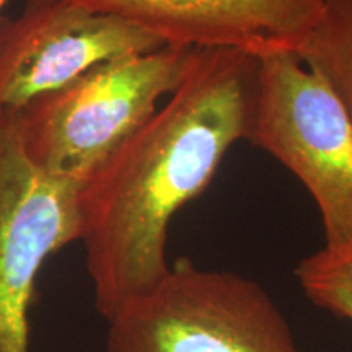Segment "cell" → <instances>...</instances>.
<instances>
[{
    "label": "cell",
    "instance_id": "cell-4",
    "mask_svg": "<svg viewBox=\"0 0 352 352\" xmlns=\"http://www.w3.org/2000/svg\"><path fill=\"white\" fill-rule=\"evenodd\" d=\"M314 197L324 246L352 241V120L340 96L294 52L259 57L248 139Z\"/></svg>",
    "mask_w": 352,
    "mask_h": 352
},
{
    "label": "cell",
    "instance_id": "cell-6",
    "mask_svg": "<svg viewBox=\"0 0 352 352\" xmlns=\"http://www.w3.org/2000/svg\"><path fill=\"white\" fill-rule=\"evenodd\" d=\"M162 46L139 26L70 0H28L16 16L0 15V118L96 64Z\"/></svg>",
    "mask_w": 352,
    "mask_h": 352
},
{
    "label": "cell",
    "instance_id": "cell-8",
    "mask_svg": "<svg viewBox=\"0 0 352 352\" xmlns=\"http://www.w3.org/2000/svg\"><path fill=\"white\" fill-rule=\"evenodd\" d=\"M340 96L352 120V0H327L321 19L297 52Z\"/></svg>",
    "mask_w": 352,
    "mask_h": 352
},
{
    "label": "cell",
    "instance_id": "cell-1",
    "mask_svg": "<svg viewBox=\"0 0 352 352\" xmlns=\"http://www.w3.org/2000/svg\"><path fill=\"white\" fill-rule=\"evenodd\" d=\"M259 57L195 50L182 83L80 186L87 272L109 320L170 271V222L252 127Z\"/></svg>",
    "mask_w": 352,
    "mask_h": 352
},
{
    "label": "cell",
    "instance_id": "cell-5",
    "mask_svg": "<svg viewBox=\"0 0 352 352\" xmlns=\"http://www.w3.org/2000/svg\"><path fill=\"white\" fill-rule=\"evenodd\" d=\"M80 184L26 160L13 116L0 118V352H32L30 311L46 259L80 240Z\"/></svg>",
    "mask_w": 352,
    "mask_h": 352
},
{
    "label": "cell",
    "instance_id": "cell-9",
    "mask_svg": "<svg viewBox=\"0 0 352 352\" xmlns=\"http://www.w3.org/2000/svg\"><path fill=\"white\" fill-rule=\"evenodd\" d=\"M296 276L314 305L352 321V241L303 258Z\"/></svg>",
    "mask_w": 352,
    "mask_h": 352
},
{
    "label": "cell",
    "instance_id": "cell-3",
    "mask_svg": "<svg viewBox=\"0 0 352 352\" xmlns=\"http://www.w3.org/2000/svg\"><path fill=\"white\" fill-rule=\"evenodd\" d=\"M108 352H302L270 294L232 271L179 258L108 320Z\"/></svg>",
    "mask_w": 352,
    "mask_h": 352
},
{
    "label": "cell",
    "instance_id": "cell-10",
    "mask_svg": "<svg viewBox=\"0 0 352 352\" xmlns=\"http://www.w3.org/2000/svg\"><path fill=\"white\" fill-rule=\"evenodd\" d=\"M8 2H10V0H0V12H2V8L6 7Z\"/></svg>",
    "mask_w": 352,
    "mask_h": 352
},
{
    "label": "cell",
    "instance_id": "cell-7",
    "mask_svg": "<svg viewBox=\"0 0 352 352\" xmlns=\"http://www.w3.org/2000/svg\"><path fill=\"white\" fill-rule=\"evenodd\" d=\"M132 23L171 46L254 57L297 54L327 0H70Z\"/></svg>",
    "mask_w": 352,
    "mask_h": 352
},
{
    "label": "cell",
    "instance_id": "cell-2",
    "mask_svg": "<svg viewBox=\"0 0 352 352\" xmlns=\"http://www.w3.org/2000/svg\"><path fill=\"white\" fill-rule=\"evenodd\" d=\"M192 52L166 44L116 57L38 96L13 116L26 160L82 186L176 90Z\"/></svg>",
    "mask_w": 352,
    "mask_h": 352
}]
</instances>
